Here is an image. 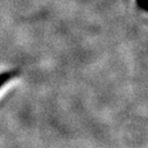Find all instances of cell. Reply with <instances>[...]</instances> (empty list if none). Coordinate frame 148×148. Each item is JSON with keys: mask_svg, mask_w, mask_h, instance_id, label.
<instances>
[{"mask_svg": "<svg viewBox=\"0 0 148 148\" xmlns=\"http://www.w3.org/2000/svg\"><path fill=\"white\" fill-rule=\"evenodd\" d=\"M20 75L19 70H11V71H5L0 73V89L3 88V85L5 83H7L8 81H11L12 78H15Z\"/></svg>", "mask_w": 148, "mask_h": 148, "instance_id": "cell-1", "label": "cell"}, {"mask_svg": "<svg viewBox=\"0 0 148 148\" xmlns=\"http://www.w3.org/2000/svg\"><path fill=\"white\" fill-rule=\"evenodd\" d=\"M136 5L140 8L145 10L146 12H148V0H136Z\"/></svg>", "mask_w": 148, "mask_h": 148, "instance_id": "cell-2", "label": "cell"}]
</instances>
